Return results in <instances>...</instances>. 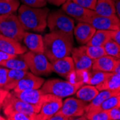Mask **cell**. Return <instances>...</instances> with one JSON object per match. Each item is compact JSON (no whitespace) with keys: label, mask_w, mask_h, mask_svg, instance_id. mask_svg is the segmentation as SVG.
<instances>
[{"label":"cell","mask_w":120,"mask_h":120,"mask_svg":"<svg viewBox=\"0 0 120 120\" xmlns=\"http://www.w3.org/2000/svg\"><path fill=\"white\" fill-rule=\"evenodd\" d=\"M44 55L50 63L69 56L73 50V38L59 33L46 34L43 38Z\"/></svg>","instance_id":"1"},{"label":"cell","mask_w":120,"mask_h":120,"mask_svg":"<svg viewBox=\"0 0 120 120\" xmlns=\"http://www.w3.org/2000/svg\"><path fill=\"white\" fill-rule=\"evenodd\" d=\"M48 15V8H35L25 4L19 6L17 10V17L25 31L44 32L47 27Z\"/></svg>","instance_id":"2"},{"label":"cell","mask_w":120,"mask_h":120,"mask_svg":"<svg viewBox=\"0 0 120 120\" xmlns=\"http://www.w3.org/2000/svg\"><path fill=\"white\" fill-rule=\"evenodd\" d=\"M84 84L83 81H70L59 79L48 80L42 84L40 89L44 94H50L60 98L72 96Z\"/></svg>","instance_id":"3"},{"label":"cell","mask_w":120,"mask_h":120,"mask_svg":"<svg viewBox=\"0 0 120 120\" xmlns=\"http://www.w3.org/2000/svg\"><path fill=\"white\" fill-rule=\"evenodd\" d=\"M47 26L50 32L73 38L75 27L74 20L63 11H55L50 13L48 16Z\"/></svg>","instance_id":"4"},{"label":"cell","mask_w":120,"mask_h":120,"mask_svg":"<svg viewBox=\"0 0 120 120\" xmlns=\"http://www.w3.org/2000/svg\"><path fill=\"white\" fill-rule=\"evenodd\" d=\"M25 32L15 13L0 15V34L21 42Z\"/></svg>","instance_id":"5"},{"label":"cell","mask_w":120,"mask_h":120,"mask_svg":"<svg viewBox=\"0 0 120 120\" xmlns=\"http://www.w3.org/2000/svg\"><path fill=\"white\" fill-rule=\"evenodd\" d=\"M22 58L27 65L31 73L36 75H48L52 72V63L44 54L28 51L22 55Z\"/></svg>","instance_id":"6"},{"label":"cell","mask_w":120,"mask_h":120,"mask_svg":"<svg viewBox=\"0 0 120 120\" xmlns=\"http://www.w3.org/2000/svg\"><path fill=\"white\" fill-rule=\"evenodd\" d=\"M71 57L74 62L79 81H83L86 73L92 70L93 60L89 57L86 51V45L73 48Z\"/></svg>","instance_id":"7"},{"label":"cell","mask_w":120,"mask_h":120,"mask_svg":"<svg viewBox=\"0 0 120 120\" xmlns=\"http://www.w3.org/2000/svg\"><path fill=\"white\" fill-rule=\"evenodd\" d=\"M62 105V98L50 94H45L40 111L36 115L35 120H49L53 114L60 110Z\"/></svg>","instance_id":"8"},{"label":"cell","mask_w":120,"mask_h":120,"mask_svg":"<svg viewBox=\"0 0 120 120\" xmlns=\"http://www.w3.org/2000/svg\"><path fill=\"white\" fill-rule=\"evenodd\" d=\"M3 105L12 107L17 112H20L30 117L31 120H35L36 115L40 111V107L26 103L15 96L13 93L10 92H9L7 97L5 98Z\"/></svg>","instance_id":"9"},{"label":"cell","mask_w":120,"mask_h":120,"mask_svg":"<svg viewBox=\"0 0 120 120\" xmlns=\"http://www.w3.org/2000/svg\"><path fill=\"white\" fill-rule=\"evenodd\" d=\"M51 63L52 71L62 77L67 79L68 81L73 82L79 81L74 62L70 56L58 59Z\"/></svg>","instance_id":"10"},{"label":"cell","mask_w":120,"mask_h":120,"mask_svg":"<svg viewBox=\"0 0 120 120\" xmlns=\"http://www.w3.org/2000/svg\"><path fill=\"white\" fill-rule=\"evenodd\" d=\"M63 11L71 17L81 22H87L96 14L94 10L86 9L73 1H66L62 6Z\"/></svg>","instance_id":"11"},{"label":"cell","mask_w":120,"mask_h":120,"mask_svg":"<svg viewBox=\"0 0 120 120\" xmlns=\"http://www.w3.org/2000/svg\"><path fill=\"white\" fill-rule=\"evenodd\" d=\"M87 105V102L79 99L68 98L63 101V105L59 111L70 119L73 117L83 116Z\"/></svg>","instance_id":"12"},{"label":"cell","mask_w":120,"mask_h":120,"mask_svg":"<svg viewBox=\"0 0 120 120\" xmlns=\"http://www.w3.org/2000/svg\"><path fill=\"white\" fill-rule=\"evenodd\" d=\"M88 23L92 25L96 30L114 31L120 29V20L116 15L105 17L96 13L89 19Z\"/></svg>","instance_id":"13"},{"label":"cell","mask_w":120,"mask_h":120,"mask_svg":"<svg viewBox=\"0 0 120 120\" xmlns=\"http://www.w3.org/2000/svg\"><path fill=\"white\" fill-rule=\"evenodd\" d=\"M44 82L45 80L40 78V76L36 75L32 73L27 72L24 77L19 81L17 85L15 86L13 91L39 89L42 87Z\"/></svg>","instance_id":"14"},{"label":"cell","mask_w":120,"mask_h":120,"mask_svg":"<svg viewBox=\"0 0 120 120\" xmlns=\"http://www.w3.org/2000/svg\"><path fill=\"white\" fill-rule=\"evenodd\" d=\"M0 51L19 56L26 52L27 48L15 39L0 34Z\"/></svg>","instance_id":"15"},{"label":"cell","mask_w":120,"mask_h":120,"mask_svg":"<svg viewBox=\"0 0 120 120\" xmlns=\"http://www.w3.org/2000/svg\"><path fill=\"white\" fill-rule=\"evenodd\" d=\"M12 93L15 96L22 100L23 101L40 108L43 96L45 94L40 89L21 91H13Z\"/></svg>","instance_id":"16"},{"label":"cell","mask_w":120,"mask_h":120,"mask_svg":"<svg viewBox=\"0 0 120 120\" xmlns=\"http://www.w3.org/2000/svg\"><path fill=\"white\" fill-rule=\"evenodd\" d=\"M96 29L87 22H80L74 27L73 34L80 44L86 45L94 35Z\"/></svg>","instance_id":"17"},{"label":"cell","mask_w":120,"mask_h":120,"mask_svg":"<svg viewBox=\"0 0 120 120\" xmlns=\"http://www.w3.org/2000/svg\"><path fill=\"white\" fill-rule=\"evenodd\" d=\"M23 42L30 51L44 54V42L41 35L26 31L23 37Z\"/></svg>","instance_id":"18"},{"label":"cell","mask_w":120,"mask_h":120,"mask_svg":"<svg viewBox=\"0 0 120 120\" xmlns=\"http://www.w3.org/2000/svg\"><path fill=\"white\" fill-rule=\"evenodd\" d=\"M116 60L117 59L110 56H104L93 60L92 70L100 71L106 73H113L116 67Z\"/></svg>","instance_id":"19"},{"label":"cell","mask_w":120,"mask_h":120,"mask_svg":"<svg viewBox=\"0 0 120 120\" xmlns=\"http://www.w3.org/2000/svg\"><path fill=\"white\" fill-rule=\"evenodd\" d=\"M120 91H112V90H103L99 92L94 99L86 107V113L92 110L99 109L101 104L108 98L113 96H119Z\"/></svg>","instance_id":"20"},{"label":"cell","mask_w":120,"mask_h":120,"mask_svg":"<svg viewBox=\"0 0 120 120\" xmlns=\"http://www.w3.org/2000/svg\"><path fill=\"white\" fill-rule=\"evenodd\" d=\"M96 88L99 91L103 90L120 91V75L114 72L109 73L105 80L96 86Z\"/></svg>","instance_id":"21"},{"label":"cell","mask_w":120,"mask_h":120,"mask_svg":"<svg viewBox=\"0 0 120 120\" xmlns=\"http://www.w3.org/2000/svg\"><path fill=\"white\" fill-rule=\"evenodd\" d=\"M94 11L96 14L101 16L111 17L116 15L114 0H97Z\"/></svg>","instance_id":"22"},{"label":"cell","mask_w":120,"mask_h":120,"mask_svg":"<svg viewBox=\"0 0 120 120\" xmlns=\"http://www.w3.org/2000/svg\"><path fill=\"white\" fill-rule=\"evenodd\" d=\"M113 30H96L91 39L86 45L104 46L106 43L112 39Z\"/></svg>","instance_id":"23"},{"label":"cell","mask_w":120,"mask_h":120,"mask_svg":"<svg viewBox=\"0 0 120 120\" xmlns=\"http://www.w3.org/2000/svg\"><path fill=\"white\" fill-rule=\"evenodd\" d=\"M99 91L96 88L95 86L87 84L81 86L75 94L77 99L87 103H90L99 94Z\"/></svg>","instance_id":"24"},{"label":"cell","mask_w":120,"mask_h":120,"mask_svg":"<svg viewBox=\"0 0 120 120\" xmlns=\"http://www.w3.org/2000/svg\"><path fill=\"white\" fill-rule=\"evenodd\" d=\"M27 72V71L9 69L6 84L4 85L3 88L8 91L13 90L19 83V81L24 77Z\"/></svg>","instance_id":"25"},{"label":"cell","mask_w":120,"mask_h":120,"mask_svg":"<svg viewBox=\"0 0 120 120\" xmlns=\"http://www.w3.org/2000/svg\"><path fill=\"white\" fill-rule=\"evenodd\" d=\"M109 73L96 71V70H92V71H89L86 73L85 78L83 79V82L86 84L92 85V86H97L102 83Z\"/></svg>","instance_id":"26"},{"label":"cell","mask_w":120,"mask_h":120,"mask_svg":"<svg viewBox=\"0 0 120 120\" xmlns=\"http://www.w3.org/2000/svg\"><path fill=\"white\" fill-rule=\"evenodd\" d=\"M19 7V0H0V15L15 13Z\"/></svg>","instance_id":"27"},{"label":"cell","mask_w":120,"mask_h":120,"mask_svg":"<svg viewBox=\"0 0 120 120\" xmlns=\"http://www.w3.org/2000/svg\"><path fill=\"white\" fill-rule=\"evenodd\" d=\"M0 66L15 70L28 71L29 69L27 65L23 60H19L17 58L0 62Z\"/></svg>","instance_id":"28"},{"label":"cell","mask_w":120,"mask_h":120,"mask_svg":"<svg viewBox=\"0 0 120 120\" xmlns=\"http://www.w3.org/2000/svg\"><path fill=\"white\" fill-rule=\"evenodd\" d=\"M3 112L6 116V119L8 120H31V119L26 115L17 112L14 109L9 106H2Z\"/></svg>","instance_id":"29"},{"label":"cell","mask_w":120,"mask_h":120,"mask_svg":"<svg viewBox=\"0 0 120 120\" xmlns=\"http://www.w3.org/2000/svg\"><path fill=\"white\" fill-rule=\"evenodd\" d=\"M104 48L106 51V55L110 56L116 59H120V45L114 41L110 40L104 45Z\"/></svg>","instance_id":"30"},{"label":"cell","mask_w":120,"mask_h":120,"mask_svg":"<svg viewBox=\"0 0 120 120\" xmlns=\"http://www.w3.org/2000/svg\"><path fill=\"white\" fill-rule=\"evenodd\" d=\"M86 51L87 55L93 60L106 55L104 46L86 45Z\"/></svg>","instance_id":"31"},{"label":"cell","mask_w":120,"mask_h":120,"mask_svg":"<svg viewBox=\"0 0 120 120\" xmlns=\"http://www.w3.org/2000/svg\"><path fill=\"white\" fill-rule=\"evenodd\" d=\"M84 116L86 119L89 120H110L108 111L102 109H95L86 112Z\"/></svg>","instance_id":"32"},{"label":"cell","mask_w":120,"mask_h":120,"mask_svg":"<svg viewBox=\"0 0 120 120\" xmlns=\"http://www.w3.org/2000/svg\"><path fill=\"white\" fill-rule=\"evenodd\" d=\"M118 101H119V96H113L109 98H108L106 99L100 106L99 109H102V110H109L115 107L118 104Z\"/></svg>","instance_id":"33"},{"label":"cell","mask_w":120,"mask_h":120,"mask_svg":"<svg viewBox=\"0 0 120 120\" xmlns=\"http://www.w3.org/2000/svg\"><path fill=\"white\" fill-rule=\"evenodd\" d=\"M21 1L23 4L35 8L44 7L47 4L46 0H21Z\"/></svg>","instance_id":"34"},{"label":"cell","mask_w":120,"mask_h":120,"mask_svg":"<svg viewBox=\"0 0 120 120\" xmlns=\"http://www.w3.org/2000/svg\"><path fill=\"white\" fill-rule=\"evenodd\" d=\"M71 1L79 4L83 7L91 10H94L97 2V0H71Z\"/></svg>","instance_id":"35"},{"label":"cell","mask_w":120,"mask_h":120,"mask_svg":"<svg viewBox=\"0 0 120 120\" xmlns=\"http://www.w3.org/2000/svg\"><path fill=\"white\" fill-rule=\"evenodd\" d=\"M110 120H120V107L116 106L108 110Z\"/></svg>","instance_id":"36"},{"label":"cell","mask_w":120,"mask_h":120,"mask_svg":"<svg viewBox=\"0 0 120 120\" xmlns=\"http://www.w3.org/2000/svg\"><path fill=\"white\" fill-rule=\"evenodd\" d=\"M9 70V69L7 68L0 67V88H3L6 84Z\"/></svg>","instance_id":"37"},{"label":"cell","mask_w":120,"mask_h":120,"mask_svg":"<svg viewBox=\"0 0 120 120\" xmlns=\"http://www.w3.org/2000/svg\"><path fill=\"white\" fill-rule=\"evenodd\" d=\"M17 55H13V54H10L4 51H0V62L7 60L12 58H17Z\"/></svg>","instance_id":"38"},{"label":"cell","mask_w":120,"mask_h":120,"mask_svg":"<svg viewBox=\"0 0 120 120\" xmlns=\"http://www.w3.org/2000/svg\"><path fill=\"white\" fill-rule=\"evenodd\" d=\"M9 91L4 89V88H0V109L2 108V105L5 98L7 97V94H9Z\"/></svg>","instance_id":"39"},{"label":"cell","mask_w":120,"mask_h":120,"mask_svg":"<svg viewBox=\"0 0 120 120\" xmlns=\"http://www.w3.org/2000/svg\"><path fill=\"white\" fill-rule=\"evenodd\" d=\"M69 119L66 116H65L60 111H58L55 114H53L49 120H68Z\"/></svg>","instance_id":"40"},{"label":"cell","mask_w":120,"mask_h":120,"mask_svg":"<svg viewBox=\"0 0 120 120\" xmlns=\"http://www.w3.org/2000/svg\"><path fill=\"white\" fill-rule=\"evenodd\" d=\"M47 2L54 5V6H60V5H63L65 2H66V0H46Z\"/></svg>","instance_id":"41"},{"label":"cell","mask_w":120,"mask_h":120,"mask_svg":"<svg viewBox=\"0 0 120 120\" xmlns=\"http://www.w3.org/2000/svg\"><path fill=\"white\" fill-rule=\"evenodd\" d=\"M112 40H114L119 45H120V29L118 30H114L113 32Z\"/></svg>","instance_id":"42"},{"label":"cell","mask_w":120,"mask_h":120,"mask_svg":"<svg viewBox=\"0 0 120 120\" xmlns=\"http://www.w3.org/2000/svg\"><path fill=\"white\" fill-rule=\"evenodd\" d=\"M116 15L120 20V0H114Z\"/></svg>","instance_id":"43"},{"label":"cell","mask_w":120,"mask_h":120,"mask_svg":"<svg viewBox=\"0 0 120 120\" xmlns=\"http://www.w3.org/2000/svg\"><path fill=\"white\" fill-rule=\"evenodd\" d=\"M114 73H116V74L120 75V59H117L116 60V67H115Z\"/></svg>","instance_id":"44"},{"label":"cell","mask_w":120,"mask_h":120,"mask_svg":"<svg viewBox=\"0 0 120 120\" xmlns=\"http://www.w3.org/2000/svg\"><path fill=\"white\" fill-rule=\"evenodd\" d=\"M7 119H6V117H4V116H2L1 114H0V120H6Z\"/></svg>","instance_id":"45"},{"label":"cell","mask_w":120,"mask_h":120,"mask_svg":"<svg viewBox=\"0 0 120 120\" xmlns=\"http://www.w3.org/2000/svg\"><path fill=\"white\" fill-rule=\"evenodd\" d=\"M117 106L120 107V95L119 96V101H118V104H117Z\"/></svg>","instance_id":"46"},{"label":"cell","mask_w":120,"mask_h":120,"mask_svg":"<svg viewBox=\"0 0 120 120\" xmlns=\"http://www.w3.org/2000/svg\"><path fill=\"white\" fill-rule=\"evenodd\" d=\"M66 1H71V0H66Z\"/></svg>","instance_id":"47"},{"label":"cell","mask_w":120,"mask_h":120,"mask_svg":"<svg viewBox=\"0 0 120 120\" xmlns=\"http://www.w3.org/2000/svg\"><path fill=\"white\" fill-rule=\"evenodd\" d=\"M119 28H120V25H119Z\"/></svg>","instance_id":"48"}]
</instances>
